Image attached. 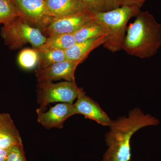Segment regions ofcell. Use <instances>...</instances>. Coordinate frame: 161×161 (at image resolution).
Returning a JSON list of instances; mask_svg holds the SVG:
<instances>
[{"mask_svg":"<svg viewBox=\"0 0 161 161\" xmlns=\"http://www.w3.org/2000/svg\"><path fill=\"white\" fill-rule=\"evenodd\" d=\"M19 16L42 31L53 18L47 14L45 0H12Z\"/></svg>","mask_w":161,"mask_h":161,"instance_id":"52a82bcc","label":"cell"},{"mask_svg":"<svg viewBox=\"0 0 161 161\" xmlns=\"http://www.w3.org/2000/svg\"><path fill=\"white\" fill-rule=\"evenodd\" d=\"M159 122L157 118L145 114L139 108L130 110L127 116L112 120L109 131L105 135L108 149L101 161H130V141L133 134L142 128L157 126Z\"/></svg>","mask_w":161,"mask_h":161,"instance_id":"6da1fadb","label":"cell"},{"mask_svg":"<svg viewBox=\"0 0 161 161\" xmlns=\"http://www.w3.org/2000/svg\"><path fill=\"white\" fill-rule=\"evenodd\" d=\"M80 63L79 61L66 60L45 68L37 69L35 75L39 82H52L60 79L75 81V71Z\"/></svg>","mask_w":161,"mask_h":161,"instance_id":"ba28073f","label":"cell"},{"mask_svg":"<svg viewBox=\"0 0 161 161\" xmlns=\"http://www.w3.org/2000/svg\"><path fill=\"white\" fill-rule=\"evenodd\" d=\"M37 121L47 130L52 128L61 129L69 117L76 115L74 104L62 103L51 107L47 112L36 110Z\"/></svg>","mask_w":161,"mask_h":161,"instance_id":"9c48e42d","label":"cell"},{"mask_svg":"<svg viewBox=\"0 0 161 161\" xmlns=\"http://www.w3.org/2000/svg\"><path fill=\"white\" fill-rule=\"evenodd\" d=\"M75 43L76 42L72 34L54 35L47 37L45 43L37 49L65 51Z\"/></svg>","mask_w":161,"mask_h":161,"instance_id":"5bb4252c","label":"cell"},{"mask_svg":"<svg viewBox=\"0 0 161 161\" xmlns=\"http://www.w3.org/2000/svg\"><path fill=\"white\" fill-rule=\"evenodd\" d=\"M147 0H120V6H134L141 9L144 3Z\"/></svg>","mask_w":161,"mask_h":161,"instance_id":"44dd1931","label":"cell"},{"mask_svg":"<svg viewBox=\"0 0 161 161\" xmlns=\"http://www.w3.org/2000/svg\"><path fill=\"white\" fill-rule=\"evenodd\" d=\"M87 11L92 13L108 11L104 0H77Z\"/></svg>","mask_w":161,"mask_h":161,"instance_id":"d6986e66","label":"cell"},{"mask_svg":"<svg viewBox=\"0 0 161 161\" xmlns=\"http://www.w3.org/2000/svg\"><path fill=\"white\" fill-rule=\"evenodd\" d=\"M75 106L76 115H84L86 118L95 121L105 126H109L112 120L97 102L86 96L84 92L80 93Z\"/></svg>","mask_w":161,"mask_h":161,"instance_id":"30bf717a","label":"cell"},{"mask_svg":"<svg viewBox=\"0 0 161 161\" xmlns=\"http://www.w3.org/2000/svg\"><path fill=\"white\" fill-rule=\"evenodd\" d=\"M1 36L6 45L12 50L19 49L28 43L37 49L47 40L40 29L31 26L20 16L4 25Z\"/></svg>","mask_w":161,"mask_h":161,"instance_id":"277c9868","label":"cell"},{"mask_svg":"<svg viewBox=\"0 0 161 161\" xmlns=\"http://www.w3.org/2000/svg\"><path fill=\"white\" fill-rule=\"evenodd\" d=\"M94 20V13L81 12L69 15L53 18L42 31L46 37L53 35L73 34Z\"/></svg>","mask_w":161,"mask_h":161,"instance_id":"8992f818","label":"cell"},{"mask_svg":"<svg viewBox=\"0 0 161 161\" xmlns=\"http://www.w3.org/2000/svg\"><path fill=\"white\" fill-rule=\"evenodd\" d=\"M7 150L0 149V161H5L6 160Z\"/></svg>","mask_w":161,"mask_h":161,"instance_id":"603a6c76","label":"cell"},{"mask_svg":"<svg viewBox=\"0 0 161 161\" xmlns=\"http://www.w3.org/2000/svg\"><path fill=\"white\" fill-rule=\"evenodd\" d=\"M5 161H27L23 143L15 145L7 150Z\"/></svg>","mask_w":161,"mask_h":161,"instance_id":"ffe728a7","label":"cell"},{"mask_svg":"<svg viewBox=\"0 0 161 161\" xmlns=\"http://www.w3.org/2000/svg\"><path fill=\"white\" fill-rule=\"evenodd\" d=\"M39 55L35 48H26L20 52L18 56V61L21 67L25 69H33L38 66Z\"/></svg>","mask_w":161,"mask_h":161,"instance_id":"ac0fdd59","label":"cell"},{"mask_svg":"<svg viewBox=\"0 0 161 161\" xmlns=\"http://www.w3.org/2000/svg\"><path fill=\"white\" fill-rule=\"evenodd\" d=\"M45 4L47 14L53 18L87 11L77 0H45Z\"/></svg>","mask_w":161,"mask_h":161,"instance_id":"4fadbf2b","label":"cell"},{"mask_svg":"<svg viewBox=\"0 0 161 161\" xmlns=\"http://www.w3.org/2000/svg\"><path fill=\"white\" fill-rule=\"evenodd\" d=\"M108 10L120 7V0H104Z\"/></svg>","mask_w":161,"mask_h":161,"instance_id":"7402d4cb","label":"cell"},{"mask_svg":"<svg viewBox=\"0 0 161 161\" xmlns=\"http://www.w3.org/2000/svg\"><path fill=\"white\" fill-rule=\"evenodd\" d=\"M141 9L134 6H122L103 12L94 13V19L106 35L103 47L112 53L122 50L130 19L135 17Z\"/></svg>","mask_w":161,"mask_h":161,"instance_id":"3957f363","label":"cell"},{"mask_svg":"<svg viewBox=\"0 0 161 161\" xmlns=\"http://www.w3.org/2000/svg\"><path fill=\"white\" fill-rule=\"evenodd\" d=\"M106 40V36H104L75 43L65 51L67 60L79 61L82 63L92 51L101 45H103Z\"/></svg>","mask_w":161,"mask_h":161,"instance_id":"7c38bea8","label":"cell"},{"mask_svg":"<svg viewBox=\"0 0 161 161\" xmlns=\"http://www.w3.org/2000/svg\"><path fill=\"white\" fill-rule=\"evenodd\" d=\"M39 55L37 69L45 68L55 64L67 60L65 51L36 49Z\"/></svg>","mask_w":161,"mask_h":161,"instance_id":"9a60e30c","label":"cell"},{"mask_svg":"<svg viewBox=\"0 0 161 161\" xmlns=\"http://www.w3.org/2000/svg\"><path fill=\"white\" fill-rule=\"evenodd\" d=\"M127 27L122 50L130 56L146 59L161 47V24L148 11H140Z\"/></svg>","mask_w":161,"mask_h":161,"instance_id":"7a4b0ae2","label":"cell"},{"mask_svg":"<svg viewBox=\"0 0 161 161\" xmlns=\"http://www.w3.org/2000/svg\"><path fill=\"white\" fill-rule=\"evenodd\" d=\"M23 143L19 132L11 115L0 114V149L7 150L15 145Z\"/></svg>","mask_w":161,"mask_h":161,"instance_id":"8fae6325","label":"cell"},{"mask_svg":"<svg viewBox=\"0 0 161 161\" xmlns=\"http://www.w3.org/2000/svg\"><path fill=\"white\" fill-rule=\"evenodd\" d=\"M76 43L106 36L105 32L99 23L94 21L73 34Z\"/></svg>","mask_w":161,"mask_h":161,"instance_id":"2e32d148","label":"cell"},{"mask_svg":"<svg viewBox=\"0 0 161 161\" xmlns=\"http://www.w3.org/2000/svg\"><path fill=\"white\" fill-rule=\"evenodd\" d=\"M37 110L44 112L49 104L61 102L73 104L83 90L78 87L75 81L59 83L39 82L37 86Z\"/></svg>","mask_w":161,"mask_h":161,"instance_id":"5b68a950","label":"cell"},{"mask_svg":"<svg viewBox=\"0 0 161 161\" xmlns=\"http://www.w3.org/2000/svg\"><path fill=\"white\" fill-rule=\"evenodd\" d=\"M19 16L12 0H0V24L6 25Z\"/></svg>","mask_w":161,"mask_h":161,"instance_id":"e0dca14e","label":"cell"}]
</instances>
